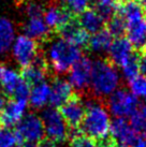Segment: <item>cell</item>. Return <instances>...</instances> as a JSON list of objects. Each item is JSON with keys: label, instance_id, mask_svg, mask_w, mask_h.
<instances>
[{"label": "cell", "instance_id": "1", "mask_svg": "<svg viewBox=\"0 0 146 147\" xmlns=\"http://www.w3.org/2000/svg\"><path fill=\"white\" fill-rule=\"evenodd\" d=\"M101 99L89 100L85 105V116L81 123L80 131L95 141H100L110 136L111 119L109 112Z\"/></svg>", "mask_w": 146, "mask_h": 147}, {"label": "cell", "instance_id": "2", "mask_svg": "<svg viewBox=\"0 0 146 147\" xmlns=\"http://www.w3.org/2000/svg\"><path fill=\"white\" fill-rule=\"evenodd\" d=\"M119 81L117 70L109 59H98L93 61L89 89L97 99L115 92L119 85Z\"/></svg>", "mask_w": 146, "mask_h": 147}, {"label": "cell", "instance_id": "3", "mask_svg": "<svg viewBox=\"0 0 146 147\" xmlns=\"http://www.w3.org/2000/svg\"><path fill=\"white\" fill-rule=\"evenodd\" d=\"M82 57L81 49L64 39L52 42L47 51L46 61L57 75L69 72Z\"/></svg>", "mask_w": 146, "mask_h": 147}, {"label": "cell", "instance_id": "4", "mask_svg": "<svg viewBox=\"0 0 146 147\" xmlns=\"http://www.w3.org/2000/svg\"><path fill=\"white\" fill-rule=\"evenodd\" d=\"M15 134L20 145L36 146L45 140V131L43 121L38 115L33 113L25 115L20 123L15 126Z\"/></svg>", "mask_w": 146, "mask_h": 147}, {"label": "cell", "instance_id": "5", "mask_svg": "<svg viewBox=\"0 0 146 147\" xmlns=\"http://www.w3.org/2000/svg\"><path fill=\"white\" fill-rule=\"evenodd\" d=\"M42 121L44 126L45 136L53 143L65 142L70 136L68 125L57 109L49 107L42 114Z\"/></svg>", "mask_w": 146, "mask_h": 147}, {"label": "cell", "instance_id": "6", "mask_svg": "<svg viewBox=\"0 0 146 147\" xmlns=\"http://www.w3.org/2000/svg\"><path fill=\"white\" fill-rule=\"evenodd\" d=\"M140 105L137 97L126 89H118L111 94L107 100L111 113L116 118H126L131 116Z\"/></svg>", "mask_w": 146, "mask_h": 147}, {"label": "cell", "instance_id": "7", "mask_svg": "<svg viewBox=\"0 0 146 147\" xmlns=\"http://www.w3.org/2000/svg\"><path fill=\"white\" fill-rule=\"evenodd\" d=\"M13 56L22 69L33 62L41 54L39 42L26 36H20L13 42Z\"/></svg>", "mask_w": 146, "mask_h": 147}, {"label": "cell", "instance_id": "8", "mask_svg": "<svg viewBox=\"0 0 146 147\" xmlns=\"http://www.w3.org/2000/svg\"><path fill=\"white\" fill-rule=\"evenodd\" d=\"M75 17V14L70 9L61 5L56 1H52L45 8L43 13V20L45 24L47 25L49 30L54 32H57L61 27H64Z\"/></svg>", "mask_w": 146, "mask_h": 147}, {"label": "cell", "instance_id": "9", "mask_svg": "<svg viewBox=\"0 0 146 147\" xmlns=\"http://www.w3.org/2000/svg\"><path fill=\"white\" fill-rule=\"evenodd\" d=\"M91 68L93 61L88 57L82 56L81 59L69 71V83L72 88L78 92H84L89 88Z\"/></svg>", "mask_w": 146, "mask_h": 147}, {"label": "cell", "instance_id": "10", "mask_svg": "<svg viewBox=\"0 0 146 147\" xmlns=\"http://www.w3.org/2000/svg\"><path fill=\"white\" fill-rule=\"evenodd\" d=\"M59 110L68 127L72 130H80L81 123L85 116V105L81 97L77 94H74L72 98L59 107Z\"/></svg>", "mask_w": 146, "mask_h": 147}, {"label": "cell", "instance_id": "11", "mask_svg": "<svg viewBox=\"0 0 146 147\" xmlns=\"http://www.w3.org/2000/svg\"><path fill=\"white\" fill-rule=\"evenodd\" d=\"M110 134L118 145L133 147L142 136L132 129V127L125 118H116L111 123Z\"/></svg>", "mask_w": 146, "mask_h": 147}, {"label": "cell", "instance_id": "12", "mask_svg": "<svg viewBox=\"0 0 146 147\" xmlns=\"http://www.w3.org/2000/svg\"><path fill=\"white\" fill-rule=\"evenodd\" d=\"M115 14L125 21L127 27L142 21L146 16L145 10L139 3L138 0H115Z\"/></svg>", "mask_w": 146, "mask_h": 147}, {"label": "cell", "instance_id": "13", "mask_svg": "<svg viewBox=\"0 0 146 147\" xmlns=\"http://www.w3.org/2000/svg\"><path fill=\"white\" fill-rule=\"evenodd\" d=\"M49 74V67L45 57L40 54L33 62L25 67L20 71V78L29 86H36L45 82V78Z\"/></svg>", "mask_w": 146, "mask_h": 147}, {"label": "cell", "instance_id": "14", "mask_svg": "<svg viewBox=\"0 0 146 147\" xmlns=\"http://www.w3.org/2000/svg\"><path fill=\"white\" fill-rule=\"evenodd\" d=\"M26 109L27 100H10L0 113V127L11 128L16 126L25 116Z\"/></svg>", "mask_w": 146, "mask_h": 147}, {"label": "cell", "instance_id": "15", "mask_svg": "<svg viewBox=\"0 0 146 147\" xmlns=\"http://www.w3.org/2000/svg\"><path fill=\"white\" fill-rule=\"evenodd\" d=\"M57 33H59L60 39H64L71 44L80 47H87L88 41H89V34L82 28L76 17L69 22L64 27H61Z\"/></svg>", "mask_w": 146, "mask_h": 147}, {"label": "cell", "instance_id": "16", "mask_svg": "<svg viewBox=\"0 0 146 147\" xmlns=\"http://www.w3.org/2000/svg\"><path fill=\"white\" fill-rule=\"evenodd\" d=\"M133 46L126 37L115 39L109 49V61L122 67L133 54Z\"/></svg>", "mask_w": 146, "mask_h": 147}, {"label": "cell", "instance_id": "17", "mask_svg": "<svg viewBox=\"0 0 146 147\" xmlns=\"http://www.w3.org/2000/svg\"><path fill=\"white\" fill-rule=\"evenodd\" d=\"M74 96V91L71 84L64 78H55L51 87L49 102L52 107L57 109L65 104L68 100Z\"/></svg>", "mask_w": 146, "mask_h": 147}, {"label": "cell", "instance_id": "18", "mask_svg": "<svg viewBox=\"0 0 146 147\" xmlns=\"http://www.w3.org/2000/svg\"><path fill=\"white\" fill-rule=\"evenodd\" d=\"M76 20L82 28L88 33H96L104 28V20L95 8L85 9L76 16Z\"/></svg>", "mask_w": 146, "mask_h": 147}, {"label": "cell", "instance_id": "19", "mask_svg": "<svg viewBox=\"0 0 146 147\" xmlns=\"http://www.w3.org/2000/svg\"><path fill=\"white\" fill-rule=\"evenodd\" d=\"M24 32L26 33V37L36 42L46 41L51 36V30L42 17L28 18L24 25Z\"/></svg>", "mask_w": 146, "mask_h": 147}, {"label": "cell", "instance_id": "20", "mask_svg": "<svg viewBox=\"0 0 146 147\" xmlns=\"http://www.w3.org/2000/svg\"><path fill=\"white\" fill-rule=\"evenodd\" d=\"M126 34L127 39L138 53L146 49V16L142 21L128 26Z\"/></svg>", "mask_w": 146, "mask_h": 147}, {"label": "cell", "instance_id": "21", "mask_svg": "<svg viewBox=\"0 0 146 147\" xmlns=\"http://www.w3.org/2000/svg\"><path fill=\"white\" fill-rule=\"evenodd\" d=\"M112 42H113L112 34L106 30V28H103L89 37L87 49L95 53H103L109 51Z\"/></svg>", "mask_w": 146, "mask_h": 147}, {"label": "cell", "instance_id": "22", "mask_svg": "<svg viewBox=\"0 0 146 147\" xmlns=\"http://www.w3.org/2000/svg\"><path fill=\"white\" fill-rule=\"evenodd\" d=\"M49 94H51V86L46 82L33 86L29 94V101L31 106L34 109H42L49 102Z\"/></svg>", "mask_w": 146, "mask_h": 147}, {"label": "cell", "instance_id": "23", "mask_svg": "<svg viewBox=\"0 0 146 147\" xmlns=\"http://www.w3.org/2000/svg\"><path fill=\"white\" fill-rule=\"evenodd\" d=\"M14 42V27L5 17H0V55L8 52Z\"/></svg>", "mask_w": 146, "mask_h": 147}, {"label": "cell", "instance_id": "24", "mask_svg": "<svg viewBox=\"0 0 146 147\" xmlns=\"http://www.w3.org/2000/svg\"><path fill=\"white\" fill-rule=\"evenodd\" d=\"M20 82H22V78L16 71H14L13 69H9V68H4L3 75H2L0 83L2 87V92L7 96V98L8 97L12 98Z\"/></svg>", "mask_w": 146, "mask_h": 147}, {"label": "cell", "instance_id": "25", "mask_svg": "<svg viewBox=\"0 0 146 147\" xmlns=\"http://www.w3.org/2000/svg\"><path fill=\"white\" fill-rule=\"evenodd\" d=\"M130 125L140 136H146V106L139 105L133 114L130 116Z\"/></svg>", "mask_w": 146, "mask_h": 147}, {"label": "cell", "instance_id": "26", "mask_svg": "<svg viewBox=\"0 0 146 147\" xmlns=\"http://www.w3.org/2000/svg\"><path fill=\"white\" fill-rule=\"evenodd\" d=\"M106 30L112 34V37H115L116 39L122 38L126 33L127 25L119 15L114 14L106 23Z\"/></svg>", "mask_w": 146, "mask_h": 147}, {"label": "cell", "instance_id": "27", "mask_svg": "<svg viewBox=\"0 0 146 147\" xmlns=\"http://www.w3.org/2000/svg\"><path fill=\"white\" fill-rule=\"evenodd\" d=\"M129 87L134 97L146 98V76L139 74L135 78H131L129 81Z\"/></svg>", "mask_w": 146, "mask_h": 147}, {"label": "cell", "instance_id": "28", "mask_svg": "<svg viewBox=\"0 0 146 147\" xmlns=\"http://www.w3.org/2000/svg\"><path fill=\"white\" fill-rule=\"evenodd\" d=\"M122 73L125 75V78L130 81L131 78H135L139 75L140 68H139V55L138 53H133L132 56L126 61V63L122 67Z\"/></svg>", "mask_w": 146, "mask_h": 147}, {"label": "cell", "instance_id": "29", "mask_svg": "<svg viewBox=\"0 0 146 147\" xmlns=\"http://www.w3.org/2000/svg\"><path fill=\"white\" fill-rule=\"evenodd\" d=\"M20 146L14 130L10 128L0 127V147H18Z\"/></svg>", "mask_w": 146, "mask_h": 147}, {"label": "cell", "instance_id": "30", "mask_svg": "<svg viewBox=\"0 0 146 147\" xmlns=\"http://www.w3.org/2000/svg\"><path fill=\"white\" fill-rule=\"evenodd\" d=\"M70 147H98V145L93 139L75 131L71 138Z\"/></svg>", "mask_w": 146, "mask_h": 147}, {"label": "cell", "instance_id": "31", "mask_svg": "<svg viewBox=\"0 0 146 147\" xmlns=\"http://www.w3.org/2000/svg\"><path fill=\"white\" fill-rule=\"evenodd\" d=\"M67 3L69 5L70 10L74 14H80L83 12L85 9L88 8L90 0H66Z\"/></svg>", "mask_w": 146, "mask_h": 147}, {"label": "cell", "instance_id": "32", "mask_svg": "<svg viewBox=\"0 0 146 147\" xmlns=\"http://www.w3.org/2000/svg\"><path fill=\"white\" fill-rule=\"evenodd\" d=\"M139 68H140V72L142 75L146 76V49L139 52Z\"/></svg>", "mask_w": 146, "mask_h": 147}, {"label": "cell", "instance_id": "33", "mask_svg": "<svg viewBox=\"0 0 146 147\" xmlns=\"http://www.w3.org/2000/svg\"><path fill=\"white\" fill-rule=\"evenodd\" d=\"M5 104H7V96L0 90V113H1V111L3 110Z\"/></svg>", "mask_w": 146, "mask_h": 147}, {"label": "cell", "instance_id": "34", "mask_svg": "<svg viewBox=\"0 0 146 147\" xmlns=\"http://www.w3.org/2000/svg\"><path fill=\"white\" fill-rule=\"evenodd\" d=\"M34 147H56V146H55V143H53V142H51L49 140H44V141H42L40 144H38Z\"/></svg>", "mask_w": 146, "mask_h": 147}, {"label": "cell", "instance_id": "35", "mask_svg": "<svg viewBox=\"0 0 146 147\" xmlns=\"http://www.w3.org/2000/svg\"><path fill=\"white\" fill-rule=\"evenodd\" d=\"M98 4H102V5H111L114 4L115 0H97Z\"/></svg>", "mask_w": 146, "mask_h": 147}, {"label": "cell", "instance_id": "36", "mask_svg": "<svg viewBox=\"0 0 146 147\" xmlns=\"http://www.w3.org/2000/svg\"><path fill=\"white\" fill-rule=\"evenodd\" d=\"M138 1H139V3L142 5L143 9L145 10V12H146V0H138Z\"/></svg>", "mask_w": 146, "mask_h": 147}]
</instances>
